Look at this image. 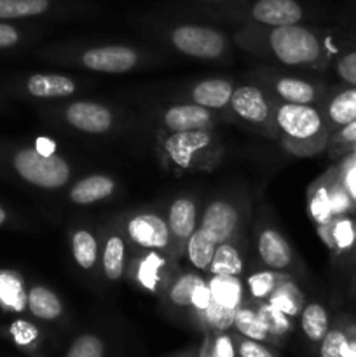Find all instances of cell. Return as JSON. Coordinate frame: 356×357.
Listing matches in <instances>:
<instances>
[{
    "label": "cell",
    "mask_w": 356,
    "mask_h": 357,
    "mask_svg": "<svg viewBox=\"0 0 356 357\" xmlns=\"http://www.w3.org/2000/svg\"><path fill=\"white\" fill-rule=\"evenodd\" d=\"M258 255H260L262 261L274 271L288 267L292 261V251H290L285 237L271 229L264 230L258 237Z\"/></svg>",
    "instance_id": "4fadbf2b"
},
{
    "label": "cell",
    "mask_w": 356,
    "mask_h": 357,
    "mask_svg": "<svg viewBox=\"0 0 356 357\" xmlns=\"http://www.w3.org/2000/svg\"><path fill=\"white\" fill-rule=\"evenodd\" d=\"M344 187L346 190H348V194L351 195L353 202L356 204V157L353 162L348 164V167H346V173H344Z\"/></svg>",
    "instance_id": "ee69618b"
},
{
    "label": "cell",
    "mask_w": 356,
    "mask_h": 357,
    "mask_svg": "<svg viewBox=\"0 0 356 357\" xmlns=\"http://www.w3.org/2000/svg\"><path fill=\"white\" fill-rule=\"evenodd\" d=\"M205 312H206V321H208L215 330H225V328H229L230 324H234L236 310L225 309V307L218 305V303H215L213 300Z\"/></svg>",
    "instance_id": "e575fe53"
},
{
    "label": "cell",
    "mask_w": 356,
    "mask_h": 357,
    "mask_svg": "<svg viewBox=\"0 0 356 357\" xmlns=\"http://www.w3.org/2000/svg\"><path fill=\"white\" fill-rule=\"evenodd\" d=\"M126 258V244L119 236H112L105 243L103 250V272L108 281H117L121 279L124 271Z\"/></svg>",
    "instance_id": "83f0119b"
},
{
    "label": "cell",
    "mask_w": 356,
    "mask_h": 357,
    "mask_svg": "<svg viewBox=\"0 0 356 357\" xmlns=\"http://www.w3.org/2000/svg\"><path fill=\"white\" fill-rule=\"evenodd\" d=\"M159 267V258L149 257L142 267V281L147 288H154V281H156V268Z\"/></svg>",
    "instance_id": "b9f144b4"
},
{
    "label": "cell",
    "mask_w": 356,
    "mask_h": 357,
    "mask_svg": "<svg viewBox=\"0 0 356 357\" xmlns=\"http://www.w3.org/2000/svg\"><path fill=\"white\" fill-rule=\"evenodd\" d=\"M171 42L184 54L192 58L215 59L225 49V38L220 31L195 24H181L171 31Z\"/></svg>",
    "instance_id": "277c9868"
},
{
    "label": "cell",
    "mask_w": 356,
    "mask_h": 357,
    "mask_svg": "<svg viewBox=\"0 0 356 357\" xmlns=\"http://www.w3.org/2000/svg\"><path fill=\"white\" fill-rule=\"evenodd\" d=\"M269 45L281 63L290 66L311 65L323 52L318 35L299 24L274 26L269 33Z\"/></svg>",
    "instance_id": "6da1fadb"
},
{
    "label": "cell",
    "mask_w": 356,
    "mask_h": 357,
    "mask_svg": "<svg viewBox=\"0 0 356 357\" xmlns=\"http://www.w3.org/2000/svg\"><path fill=\"white\" fill-rule=\"evenodd\" d=\"M271 305L281 310L286 316H299L304 309V298L293 286H283L276 289L271 298Z\"/></svg>",
    "instance_id": "f546056e"
},
{
    "label": "cell",
    "mask_w": 356,
    "mask_h": 357,
    "mask_svg": "<svg viewBox=\"0 0 356 357\" xmlns=\"http://www.w3.org/2000/svg\"><path fill=\"white\" fill-rule=\"evenodd\" d=\"M237 225V211L232 204L225 201H213L206 208L201 220V229L215 239L216 244H222L232 236Z\"/></svg>",
    "instance_id": "30bf717a"
},
{
    "label": "cell",
    "mask_w": 356,
    "mask_h": 357,
    "mask_svg": "<svg viewBox=\"0 0 356 357\" xmlns=\"http://www.w3.org/2000/svg\"><path fill=\"white\" fill-rule=\"evenodd\" d=\"M49 7L51 0H0V20L40 16Z\"/></svg>",
    "instance_id": "484cf974"
},
{
    "label": "cell",
    "mask_w": 356,
    "mask_h": 357,
    "mask_svg": "<svg viewBox=\"0 0 356 357\" xmlns=\"http://www.w3.org/2000/svg\"><path fill=\"white\" fill-rule=\"evenodd\" d=\"M14 169L28 183L40 188H59L70 180V166L56 153L45 155L37 149H23L14 155Z\"/></svg>",
    "instance_id": "7a4b0ae2"
},
{
    "label": "cell",
    "mask_w": 356,
    "mask_h": 357,
    "mask_svg": "<svg viewBox=\"0 0 356 357\" xmlns=\"http://www.w3.org/2000/svg\"><path fill=\"white\" fill-rule=\"evenodd\" d=\"M168 227L177 239H188L195 230V204L187 197H180L171 204Z\"/></svg>",
    "instance_id": "ac0fdd59"
},
{
    "label": "cell",
    "mask_w": 356,
    "mask_h": 357,
    "mask_svg": "<svg viewBox=\"0 0 356 357\" xmlns=\"http://www.w3.org/2000/svg\"><path fill=\"white\" fill-rule=\"evenodd\" d=\"M213 352L216 357H237V349L234 347V342L229 335L218 333L212 340Z\"/></svg>",
    "instance_id": "f35d334b"
},
{
    "label": "cell",
    "mask_w": 356,
    "mask_h": 357,
    "mask_svg": "<svg viewBox=\"0 0 356 357\" xmlns=\"http://www.w3.org/2000/svg\"><path fill=\"white\" fill-rule=\"evenodd\" d=\"M212 121V114L208 108L201 105H175L168 108L164 114L163 122L171 132L194 131V129H205Z\"/></svg>",
    "instance_id": "8fae6325"
},
{
    "label": "cell",
    "mask_w": 356,
    "mask_h": 357,
    "mask_svg": "<svg viewBox=\"0 0 356 357\" xmlns=\"http://www.w3.org/2000/svg\"><path fill=\"white\" fill-rule=\"evenodd\" d=\"M20 40V31L7 23H0V49L13 47Z\"/></svg>",
    "instance_id": "7bdbcfd3"
},
{
    "label": "cell",
    "mask_w": 356,
    "mask_h": 357,
    "mask_svg": "<svg viewBox=\"0 0 356 357\" xmlns=\"http://www.w3.org/2000/svg\"><path fill=\"white\" fill-rule=\"evenodd\" d=\"M348 331V342H346L344 357H356V324L346 326Z\"/></svg>",
    "instance_id": "bcb514c9"
},
{
    "label": "cell",
    "mask_w": 356,
    "mask_h": 357,
    "mask_svg": "<svg viewBox=\"0 0 356 357\" xmlns=\"http://www.w3.org/2000/svg\"><path fill=\"white\" fill-rule=\"evenodd\" d=\"M10 331H13L14 340H16L20 345H28L37 338V330H35L34 326H30L28 323H23V321L14 323L13 330Z\"/></svg>",
    "instance_id": "60d3db41"
},
{
    "label": "cell",
    "mask_w": 356,
    "mask_h": 357,
    "mask_svg": "<svg viewBox=\"0 0 356 357\" xmlns=\"http://www.w3.org/2000/svg\"><path fill=\"white\" fill-rule=\"evenodd\" d=\"M6 218H7V213L3 211L2 208H0V225H2V223L6 222Z\"/></svg>",
    "instance_id": "681fc988"
},
{
    "label": "cell",
    "mask_w": 356,
    "mask_h": 357,
    "mask_svg": "<svg viewBox=\"0 0 356 357\" xmlns=\"http://www.w3.org/2000/svg\"><path fill=\"white\" fill-rule=\"evenodd\" d=\"M65 119L72 128L79 131L101 135L112 128V112L107 107L93 101H77L68 105Z\"/></svg>",
    "instance_id": "52a82bcc"
},
{
    "label": "cell",
    "mask_w": 356,
    "mask_h": 357,
    "mask_svg": "<svg viewBox=\"0 0 356 357\" xmlns=\"http://www.w3.org/2000/svg\"><path fill=\"white\" fill-rule=\"evenodd\" d=\"M37 150L40 153H45V155H51L52 150H54V143L49 142V139H45V138H40L37 142Z\"/></svg>",
    "instance_id": "7dc6e473"
},
{
    "label": "cell",
    "mask_w": 356,
    "mask_h": 357,
    "mask_svg": "<svg viewBox=\"0 0 356 357\" xmlns=\"http://www.w3.org/2000/svg\"><path fill=\"white\" fill-rule=\"evenodd\" d=\"M218 244L215 243L209 234H206L205 230L199 227L198 230H194L191 237H188L187 243V255L191 264L194 265L199 271H208L209 264L213 260V255H215V250Z\"/></svg>",
    "instance_id": "7402d4cb"
},
{
    "label": "cell",
    "mask_w": 356,
    "mask_h": 357,
    "mask_svg": "<svg viewBox=\"0 0 356 357\" xmlns=\"http://www.w3.org/2000/svg\"><path fill=\"white\" fill-rule=\"evenodd\" d=\"M209 303H212V293H209L208 286L202 282V284L199 286L198 289H195L194 300H192V305H194L195 309H199V310H202V312H205V310L208 309Z\"/></svg>",
    "instance_id": "f6af8a7d"
},
{
    "label": "cell",
    "mask_w": 356,
    "mask_h": 357,
    "mask_svg": "<svg viewBox=\"0 0 356 357\" xmlns=\"http://www.w3.org/2000/svg\"><path fill=\"white\" fill-rule=\"evenodd\" d=\"M232 86L222 79H208L195 84L192 89V100L195 105L205 108H223L230 103L232 98Z\"/></svg>",
    "instance_id": "e0dca14e"
},
{
    "label": "cell",
    "mask_w": 356,
    "mask_h": 357,
    "mask_svg": "<svg viewBox=\"0 0 356 357\" xmlns=\"http://www.w3.org/2000/svg\"><path fill=\"white\" fill-rule=\"evenodd\" d=\"M208 271L218 278H237L243 272V260H241L236 248L222 243L216 246Z\"/></svg>",
    "instance_id": "603a6c76"
},
{
    "label": "cell",
    "mask_w": 356,
    "mask_h": 357,
    "mask_svg": "<svg viewBox=\"0 0 356 357\" xmlns=\"http://www.w3.org/2000/svg\"><path fill=\"white\" fill-rule=\"evenodd\" d=\"M115 183L112 178L103 176V174H93L84 180L77 181L73 188L70 190V201L75 204L87 206L93 202L103 201L114 192Z\"/></svg>",
    "instance_id": "9a60e30c"
},
{
    "label": "cell",
    "mask_w": 356,
    "mask_h": 357,
    "mask_svg": "<svg viewBox=\"0 0 356 357\" xmlns=\"http://www.w3.org/2000/svg\"><path fill=\"white\" fill-rule=\"evenodd\" d=\"M335 70H337V75L348 86L356 87V51H351L342 56L337 61V65H335Z\"/></svg>",
    "instance_id": "d590c367"
},
{
    "label": "cell",
    "mask_w": 356,
    "mask_h": 357,
    "mask_svg": "<svg viewBox=\"0 0 356 357\" xmlns=\"http://www.w3.org/2000/svg\"><path fill=\"white\" fill-rule=\"evenodd\" d=\"M276 93L279 98L286 101V103L295 105H311L316 100V87L309 84L307 80L302 79H292V77H285L276 82Z\"/></svg>",
    "instance_id": "cb8c5ba5"
},
{
    "label": "cell",
    "mask_w": 356,
    "mask_h": 357,
    "mask_svg": "<svg viewBox=\"0 0 356 357\" xmlns=\"http://www.w3.org/2000/svg\"><path fill=\"white\" fill-rule=\"evenodd\" d=\"M208 288L209 293H212L213 302L225 307V309H239L243 289H241L239 281L236 278H218V275H215Z\"/></svg>",
    "instance_id": "d4e9b609"
},
{
    "label": "cell",
    "mask_w": 356,
    "mask_h": 357,
    "mask_svg": "<svg viewBox=\"0 0 356 357\" xmlns=\"http://www.w3.org/2000/svg\"><path fill=\"white\" fill-rule=\"evenodd\" d=\"M258 316H260L262 323H264V326L267 328L271 337H283V335H286L290 330H292L286 314H283L281 310H278L276 307L272 305L262 307V309L258 310Z\"/></svg>",
    "instance_id": "836d02e7"
},
{
    "label": "cell",
    "mask_w": 356,
    "mask_h": 357,
    "mask_svg": "<svg viewBox=\"0 0 356 357\" xmlns=\"http://www.w3.org/2000/svg\"><path fill=\"white\" fill-rule=\"evenodd\" d=\"M180 357H199V356H195V354H185V356H180Z\"/></svg>",
    "instance_id": "f907efd6"
},
{
    "label": "cell",
    "mask_w": 356,
    "mask_h": 357,
    "mask_svg": "<svg viewBox=\"0 0 356 357\" xmlns=\"http://www.w3.org/2000/svg\"><path fill=\"white\" fill-rule=\"evenodd\" d=\"M234 326H236V330L244 338H250V340H257L265 344V342H269L272 338L267 328L262 323L258 312H255L251 309H237L236 316H234Z\"/></svg>",
    "instance_id": "4316f807"
},
{
    "label": "cell",
    "mask_w": 356,
    "mask_h": 357,
    "mask_svg": "<svg viewBox=\"0 0 356 357\" xmlns=\"http://www.w3.org/2000/svg\"><path fill=\"white\" fill-rule=\"evenodd\" d=\"M325 243L337 251H351L356 248V222L342 215L321 225Z\"/></svg>",
    "instance_id": "2e32d148"
},
{
    "label": "cell",
    "mask_w": 356,
    "mask_h": 357,
    "mask_svg": "<svg viewBox=\"0 0 356 357\" xmlns=\"http://www.w3.org/2000/svg\"><path fill=\"white\" fill-rule=\"evenodd\" d=\"M138 61V54L126 45H105L87 49L82 54V65L94 72L124 73L129 72Z\"/></svg>",
    "instance_id": "8992f818"
},
{
    "label": "cell",
    "mask_w": 356,
    "mask_h": 357,
    "mask_svg": "<svg viewBox=\"0 0 356 357\" xmlns=\"http://www.w3.org/2000/svg\"><path fill=\"white\" fill-rule=\"evenodd\" d=\"M202 284V279L198 275L185 274L178 279L173 284L170 291L171 302L177 307H192V300H194V293L199 286Z\"/></svg>",
    "instance_id": "4dcf8cb0"
},
{
    "label": "cell",
    "mask_w": 356,
    "mask_h": 357,
    "mask_svg": "<svg viewBox=\"0 0 356 357\" xmlns=\"http://www.w3.org/2000/svg\"><path fill=\"white\" fill-rule=\"evenodd\" d=\"M199 357H216L215 352H213L212 338H209V335H206L205 342H202V347L201 351H199Z\"/></svg>",
    "instance_id": "c3c4849f"
},
{
    "label": "cell",
    "mask_w": 356,
    "mask_h": 357,
    "mask_svg": "<svg viewBox=\"0 0 356 357\" xmlns=\"http://www.w3.org/2000/svg\"><path fill=\"white\" fill-rule=\"evenodd\" d=\"M346 342H348L346 326L330 328L320 342V357H344Z\"/></svg>",
    "instance_id": "d6a6232c"
},
{
    "label": "cell",
    "mask_w": 356,
    "mask_h": 357,
    "mask_svg": "<svg viewBox=\"0 0 356 357\" xmlns=\"http://www.w3.org/2000/svg\"><path fill=\"white\" fill-rule=\"evenodd\" d=\"M251 17L267 26H285L302 21L304 9L297 0H257L251 6Z\"/></svg>",
    "instance_id": "ba28073f"
},
{
    "label": "cell",
    "mask_w": 356,
    "mask_h": 357,
    "mask_svg": "<svg viewBox=\"0 0 356 357\" xmlns=\"http://www.w3.org/2000/svg\"><path fill=\"white\" fill-rule=\"evenodd\" d=\"M28 309L38 319L54 321L61 317L63 303L51 289L44 286H35L28 293Z\"/></svg>",
    "instance_id": "d6986e66"
},
{
    "label": "cell",
    "mask_w": 356,
    "mask_h": 357,
    "mask_svg": "<svg viewBox=\"0 0 356 357\" xmlns=\"http://www.w3.org/2000/svg\"><path fill=\"white\" fill-rule=\"evenodd\" d=\"M237 356L239 357H276L271 352V349L265 347L262 342L250 340V338H244V340L237 342Z\"/></svg>",
    "instance_id": "8d00e7d4"
},
{
    "label": "cell",
    "mask_w": 356,
    "mask_h": 357,
    "mask_svg": "<svg viewBox=\"0 0 356 357\" xmlns=\"http://www.w3.org/2000/svg\"><path fill=\"white\" fill-rule=\"evenodd\" d=\"M230 107L239 117L250 122H264L269 115V105L264 93L253 86L237 87L230 98Z\"/></svg>",
    "instance_id": "7c38bea8"
},
{
    "label": "cell",
    "mask_w": 356,
    "mask_h": 357,
    "mask_svg": "<svg viewBox=\"0 0 356 357\" xmlns=\"http://www.w3.org/2000/svg\"><path fill=\"white\" fill-rule=\"evenodd\" d=\"M105 356V344L96 335H80L72 345L65 357H103Z\"/></svg>",
    "instance_id": "1f68e13d"
},
{
    "label": "cell",
    "mask_w": 356,
    "mask_h": 357,
    "mask_svg": "<svg viewBox=\"0 0 356 357\" xmlns=\"http://www.w3.org/2000/svg\"><path fill=\"white\" fill-rule=\"evenodd\" d=\"M27 89L35 98H66L75 93V82L58 73H35L27 80Z\"/></svg>",
    "instance_id": "5bb4252c"
},
{
    "label": "cell",
    "mask_w": 356,
    "mask_h": 357,
    "mask_svg": "<svg viewBox=\"0 0 356 357\" xmlns=\"http://www.w3.org/2000/svg\"><path fill=\"white\" fill-rule=\"evenodd\" d=\"M72 251L77 265L84 271L94 267L98 260V243L87 230H77L72 237Z\"/></svg>",
    "instance_id": "f1b7e54d"
},
{
    "label": "cell",
    "mask_w": 356,
    "mask_h": 357,
    "mask_svg": "<svg viewBox=\"0 0 356 357\" xmlns=\"http://www.w3.org/2000/svg\"><path fill=\"white\" fill-rule=\"evenodd\" d=\"M250 286H251V293L258 298L265 296L267 293H271L274 289V278L271 274H255L253 278L250 279Z\"/></svg>",
    "instance_id": "ab89813d"
},
{
    "label": "cell",
    "mask_w": 356,
    "mask_h": 357,
    "mask_svg": "<svg viewBox=\"0 0 356 357\" xmlns=\"http://www.w3.org/2000/svg\"><path fill=\"white\" fill-rule=\"evenodd\" d=\"M279 129L297 142L323 143L325 122L320 112L311 105L285 103L276 114Z\"/></svg>",
    "instance_id": "3957f363"
},
{
    "label": "cell",
    "mask_w": 356,
    "mask_h": 357,
    "mask_svg": "<svg viewBox=\"0 0 356 357\" xmlns=\"http://www.w3.org/2000/svg\"><path fill=\"white\" fill-rule=\"evenodd\" d=\"M327 117L335 128L349 124L356 121V87L349 86L348 89H342L328 101Z\"/></svg>",
    "instance_id": "44dd1931"
},
{
    "label": "cell",
    "mask_w": 356,
    "mask_h": 357,
    "mask_svg": "<svg viewBox=\"0 0 356 357\" xmlns=\"http://www.w3.org/2000/svg\"><path fill=\"white\" fill-rule=\"evenodd\" d=\"M334 145L341 150H349L356 146V121L339 128L334 136Z\"/></svg>",
    "instance_id": "74e56055"
},
{
    "label": "cell",
    "mask_w": 356,
    "mask_h": 357,
    "mask_svg": "<svg viewBox=\"0 0 356 357\" xmlns=\"http://www.w3.org/2000/svg\"><path fill=\"white\" fill-rule=\"evenodd\" d=\"M209 146H212V135L205 129L173 132L164 143L168 157L184 169L194 166L195 159L202 155Z\"/></svg>",
    "instance_id": "5b68a950"
},
{
    "label": "cell",
    "mask_w": 356,
    "mask_h": 357,
    "mask_svg": "<svg viewBox=\"0 0 356 357\" xmlns=\"http://www.w3.org/2000/svg\"><path fill=\"white\" fill-rule=\"evenodd\" d=\"M300 328L313 344H320L330 330V317L321 303H307L300 312Z\"/></svg>",
    "instance_id": "ffe728a7"
},
{
    "label": "cell",
    "mask_w": 356,
    "mask_h": 357,
    "mask_svg": "<svg viewBox=\"0 0 356 357\" xmlns=\"http://www.w3.org/2000/svg\"><path fill=\"white\" fill-rule=\"evenodd\" d=\"M128 234L138 246L163 250L170 243V227L157 215H138L128 223Z\"/></svg>",
    "instance_id": "9c48e42d"
}]
</instances>
